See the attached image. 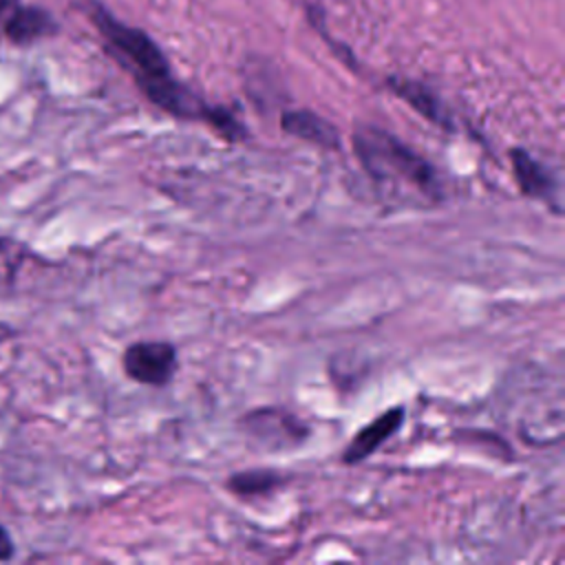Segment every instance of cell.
<instances>
[{
    "label": "cell",
    "mask_w": 565,
    "mask_h": 565,
    "mask_svg": "<svg viewBox=\"0 0 565 565\" xmlns=\"http://www.w3.org/2000/svg\"><path fill=\"white\" fill-rule=\"evenodd\" d=\"M88 18L104 38L106 51L130 73L137 88L163 113L183 121L207 124L214 104L203 102L172 73L161 46L141 29L117 20L104 4L88 0Z\"/></svg>",
    "instance_id": "cell-1"
},
{
    "label": "cell",
    "mask_w": 565,
    "mask_h": 565,
    "mask_svg": "<svg viewBox=\"0 0 565 565\" xmlns=\"http://www.w3.org/2000/svg\"><path fill=\"white\" fill-rule=\"evenodd\" d=\"M353 150L364 172L382 188L411 192L419 203H439L444 196L437 168L393 132L375 124H358Z\"/></svg>",
    "instance_id": "cell-2"
},
{
    "label": "cell",
    "mask_w": 565,
    "mask_h": 565,
    "mask_svg": "<svg viewBox=\"0 0 565 565\" xmlns=\"http://www.w3.org/2000/svg\"><path fill=\"white\" fill-rule=\"evenodd\" d=\"M238 426L249 439L269 452L298 448L311 435L307 422L282 406L252 408L241 417Z\"/></svg>",
    "instance_id": "cell-3"
},
{
    "label": "cell",
    "mask_w": 565,
    "mask_h": 565,
    "mask_svg": "<svg viewBox=\"0 0 565 565\" xmlns=\"http://www.w3.org/2000/svg\"><path fill=\"white\" fill-rule=\"evenodd\" d=\"M179 366L177 347L166 340H139L121 353L126 377L143 386H166Z\"/></svg>",
    "instance_id": "cell-4"
},
{
    "label": "cell",
    "mask_w": 565,
    "mask_h": 565,
    "mask_svg": "<svg viewBox=\"0 0 565 565\" xmlns=\"http://www.w3.org/2000/svg\"><path fill=\"white\" fill-rule=\"evenodd\" d=\"M510 161L514 170V181L519 190L552 210V214H563V201H561V181L554 174L550 166L532 157L525 148H512Z\"/></svg>",
    "instance_id": "cell-5"
},
{
    "label": "cell",
    "mask_w": 565,
    "mask_h": 565,
    "mask_svg": "<svg viewBox=\"0 0 565 565\" xmlns=\"http://www.w3.org/2000/svg\"><path fill=\"white\" fill-rule=\"evenodd\" d=\"M406 411L404 406H395L377 415L373 422L362 426L349 441V446L342 452V463L344 466H358L364 459H369L373 452H377L384 441H388L404 424Z\"/></svg>",
    "instance_id": "cell-6"
},
{
    "label": "cell",
    "mask_w": 565,
    "mask_h": 565,
    "mask_svg": "<svg viewBox=\"0 0 565 565\" xmlns=\"http://www.w3.org/2000/svg\"><path fill=\"white\" fill-rule=\"evenodd\" d=\"M386 86L399 99H404L415 113H419L424 119H428L430 124H435V126H439L448 132L455 130V121H452V115H450L448 106L424 82H415V79H408V77H388Z\"/></svg>",
    "instance_id": "cell-7"
},
{
    "label": "cell",
    "mask_w": 565,
    "mask_h": 565,
    "mask_svg": "<svg viewBox=\"0 0 565 565\" xmlns=\"http://www.w3.org/2000/svg\"><path fill=\"white\" fill-rule=\"evenodd\" d=\"M0 24H2V31L9 38V42H13L18 46L33 44V42L51 38L60 31L57 20L46 9L35 7V4H20Z\"/></svg>",
    "instance_id": "cell-8"
},
{
    "label": "cell",
    "mask_w": 565,
    "mask_h": 565,
    "mask_svg": "<svg viewBox=\"0 0 565 565\" xmlns=\"http://www.w3.org/2000/svg\"><path fill=\"white\" fill-rule=\"evenodd\" d=\"M280 128L298 137L302 141H309L313 146H320L324 150H338L340 148V132L338 128L324 119L322 115L307 110V108H296V110H285L280 115Z\"/></svg>",
    "instance_id": "cell-9"
},
{
    "label": "cell",
    "mask_w": 565,
    "mask_h": 565,
    "mask_svg": "<svg viewBox=\"0 0 565 565\" xmlns=\"http://www.w3.org/2000/svg\"><path fill=\"white\" fill-rule=\"evenodd\" d=\"M29 256L31 249L24 241L11 234H0V300L15 296Z\"/></svg>",
    "instance_id": "cell-10"
},
{
    "label": "cell",
    "mask_w": 565,
    "mask_h": 565,
    "mask_svg": "<svg viewBox=\"0 0 565 565\" xmlns=\"http://www.w3.org/2000/svg\"><path fill=\"white\" fill-rule=\"evenodd\" d=\"M285 481H287V475L274 468H249V470L230 475L225 481V488L241 499H256V497L271 494Z\"/></svg>",
    "instance_id": "cell-11"
},
{
    "label": "cell",
    "mask_w": 565,
    "mask_h": 565,
    "mask_svg": "<svg viewBox=\"0 0 565 565\" xmlns=\"http://www.w3.org/2000/svg\"><path fill=\"white\" fill-rule=\"evenodd\" d=\"M15 541L11 532L0 523V563H9L15 558Z\"/></svg>",
    "instance_id": "cell-12"
},
{
    "label": "cell",
    "mask_w": 565,
    "mask_h": 565,
    "mask_svg": "<svg viewBox=\"0 0 565 565\" xmlns=\"http://www.w3.org/2000/svg\"><path fill=\"white\" fill-rule=\"evenodd\" d=\"M13 338H18V331H15L9 322L0 320V347H2V344H7V342H9V340H13Z\"/></svg>",
    "instance_id": "cell-13"
},
{
    "label": "cell",
    "mask_w": 565,
    "mask_h": 565,
    "mask_svg": "<svg viewBox=\"0 0 565 565\" xmlns=\"http://www.w3.org/2000/svg\"><path fill=\"white\" fill-rule=\"evenodd\" d=\"M20 4H22L20 0H0V22H2L11 11H15Z\"/></svg>",
    "instance_id": "cell-14"
}]
</instances>
